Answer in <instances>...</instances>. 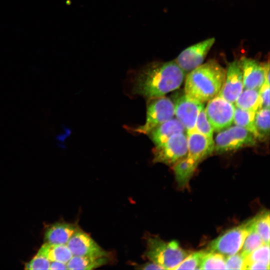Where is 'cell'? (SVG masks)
I'll list each match as a JSON object with an SVG mask.
<instances>
[{
    "label": "cell",
    "instance_id": "8992f818",
    "mask_svg": "<svg viewBox=\"0 0 270 270\" xmlns=\"http://www.w3.org/2000/svg\"><path fill=\"white\" fill-rule=\"evenodd\" d=\"M256 142V138L251 132L236 125L220 131L214 141V151L217 153L234 151L254 146Z\"/></svg>",
    "mask_w": 270,
    "mask_h": 270
},
{
    "label": "cell",
    "instance_id": "8fae6325",
    "mask_svg": "<svg viewBox=\"0 0 270 270\" xmlns=\"http://www.w3.org/2000/svg\"><path fill=\"white\" fill-rule=\"evenodd\" d=\"M66 245L73 256L92 257L108 256V253L102 249L91 236L79 228L72 236Z\"/></svg>",
    "mask_w": 270,
    "mask_h": 270
},
{
    "label": "cell",
    "instance_id": "e575fe53",
    "mask_svg": "<svg viewBox=\"0 0 270 270\" xmlns=\"http://www.w3.org/2000/svg\"><path fill=\"white\" fill-rule=\"evenodd\" d=\"M265 70V83L270 84V64L269 62L263 63Z\"/></svg>",
    "mask_w": 270,
    "mask_h": 270
},
{
    "label": "cell",
    "instance_id": "6da1fadb",
    "mask_svg": "<svg viewBox=\"0 0 270 270\" xmlns=\"http://www.w3.org/2000/svg\"><path fill=\"white\" fill-rule=\"evenodd\" d=\"M185 74L174 60L153 62L136 74L132 82V91L148 98L162 96L178 88Z\"/></svg>",
    "mask_w": 270,
    "mask_h": 270
},
{
    "label": "cell",
    "instance_id": "4fadbf2b",
    "mask_svg": "<svg viewBox=\"0 0 270 270\" xmlns=\"http://www.w3.org/2000/svg\"><path fill=\"white\" fill-rule=\"evenodd\" d=\"M187 156L198 164L214 151V140L194 129L187 131Z\"/></svg>",
    "mask_w": 270,
    "mask_h": 270
},
{
    "label": "cell",
    "instance_id": "836d02e7",
    "mask_svg": "<svg viewBox=\"0 0 270 270\" xmlns=\"http://www.w3.org/2000/svg\"><path fill=\"white\" fill-rule=\"evenodd\" d=\"M49 270H67L65 264L58 262H50Z\"/></svg>",
    "mask_w": 270,
    "mask_h": 270
},
{
    "label": "cell",
    "instance_id": "7402d4cb",
    "mask_svg": "<svg viewBox=\"0 0 270 270\" xmlns=\"http://www.w3.org/2000/svg\"><path fill=\"white\" fill-rule=\"evenodd\" d=\"M256 113L253 112L235 107L233 121L236 126L246 129L251 132L256 138V134L254 126Z\"/></svg>",
    "mask_w": 270,
    "mask_h": 270
},
{
    "label": "cell",
    "instance_id": "52a82bcc",
    "mask_svg": "<svg viewBox=\"0 0 270 270\" xmlns=\"http://www.w3.org/2000/svg\"><path fill=\"white\" fill-rule=\"evenodd\" d=\"M152 152L154 162L173 166L188 156L187 136L185 133L174 134L166 142L156 146Z\"/></svg>",
    "mask_w": 270,
    "mask_h": 270
},
{
    "label": "cell",
    "instance_id": "d6a6232c",
    "mask_svg": "<svg viewBox=\"0 0 270 270\" xmlns=\"http://www.w3.org/2000/svg\"><path fill=\"white\" fill-rule=\"evenodd\" d=\"M138 268L141 270H164L161 266L152 261L138 266Z\"/></svg>",
    "mask_w": 270,
    "mask_h": 270
},
{
    "label": "cell",
    "instance_id": "7a4b0ae2",
    "mask_svg": "<svg viewBox=\"0 0 270 270\" xmlns=\"http://www.w3.org/2000/svg\"><path fill=\"white\" fill-rule=\"evenodd\" d=\"M226 70L216 60H210L188 72L184 93L201 102L208 101L219 93Z\"/></svg>",
    "mask_w": 270,
    "mask_h": 270
},
{
    "label": "cell",
    "instance_id": "f546056e",
    "mask_svg": "<svg viewBox=\"0 0 270 270\" xmlns=\"http://www.w3.org/2000/svg\"><path fill=\"white\" fill-rule=\"evenodd\" d=\"M50 261L46 257L36 254L24 266L26 270H49Z\"/></svg>",
    "mask_w": 270,
    "mask_h": 270
},
{
    "label": "cell",
    "instance_id": "83f0119b",
    "mask_svg": "<svg viewBox=\"0 0 270 270\" xmlns=\"http://www.w3.org/2000/svg\"><path fill=\"white\" fill-rule=\"evenodd\" d=\"M253 262L270 265V244H264L251 252L246 258V267Z\"/></svg>",
    "mask_w": 270,
    "mask_h": 270
},
{
    "label": "cell",
    "instance_id": "2e32d148",
    "mask_svg": "<svg viewBox=\"0 0 270 270\" xmlns=\"http://www.w3.org/2000/svg\"><path fill=\"white\" fill-rule=\"evenodd\" d=\"M186 130L178 118H172L154 128L148 134L156 146L166 142L174 134L185 133Z\"/></svg>",
    "mask_w": 270,
    "mask_h": 270
},
{
    "label": "cell",
    "instance_id": "30bf717a",
    "mask_svg": "<svg viewBox=\"0 0 270 270\" xmlns=\"http://www.w3.org/2000/svg\"><path fill=\"white\" fill-rule=\"evenodd\" d=\"M174 114L187 131L194 129L197 116L204 106L202 102L187 96L184 92L173 97Z\"/></svg>",
    "mask_w": 270,
    "mask_h": 270
},
{
    "label": "cell",
    "instance_id": "ba28073f",
    "mask_svg": "<svg viewBox=\"0 0 270 270\" xmlns=\"http://www.w3.org/2000/svg\"><path fill=\"white\" fill-rule=\"evenodd\" d=\"M234 108L232 103L218 94L208 100L205 111L214 130L220 132L232 124Z\"/></svg>",
    "mask_w": 270,
    "mask_h": 270
},
{
    "label": "cell",
    "instance_id": "4316f807",
    "mask_svg": "<svg viewBox=\"0 0 270 270\" xmlns=\"http://www.w3.org/2000/svg\"><path fill=\"white\" fill-rule=\"evenodd\" d=\"M194 129L210 140H214V130L208 118L204 106L200 109L197 116Z\"/></svg>",
    "mask_w": 270,
    "mask_h": 270
},
{
    "label": "cell",
    "instance_id": "d6986e66",
    "mask_svg": "<svg viewBox=\"0 0 270 270\" xmlns=\"http://www.w3.org/2000/svg\"><path fill=\"white\" fill-rule=\"evenodd\" d=\"M108 262V256H73L66 264L67 270H92Z\"/></svg>",
    "mask_w": 270,
    "mask_h": 270
},
{
    "label": "cell",
    "instance_id": "f1b7e54d",
    "mask_svg": "<svg viewBox=\"0 0 270 270\" xmlns=\"http://www.w3.org/2000/svg\"><path fill=\"white\" fill-rule=\"evenodd\" d=\"M246 258L240 252L226 256V269L246 270Z\"/></svg>",
    "mask_w": 270,
    "mask_h": 270
},
{
    "label": "cell",
    "instance_id": "d4e9b609",
    "mask_svg": "<svg viewBox=\"0 0 270 270\" xmlns=\"http://www.w3.org/2000/svg\"><path fill=\"white\" fill-rule=\"evenodd\" d=\"M264 244V243L261 237L252 226V229L246 238L240 252L246 258L254 250Z\"/></svg>",
    "mask_w": 270,
    "mask_h": 270
},
{
    "label": "cell",
    "instance_id": "4dcf8cb0",
    "mask_svg": "<svg viewBox=\"0 0 270 270\" xmlns=\"http://www.w3.org/2000/svg\"><path fill=\"white\" fill-rule=\"evenodd\" d=\"M262 108H270V84L264 82L259 89Z\"/></svg>",
    "mask_w": 270,
    "mask_h": 270
},
{
    "label": "cell",
    "instance_id": "3957f363",
    "mask_svg": "<svg viewBox=\"0 0 270 270\" xmlns=\"http://www.w3.org/2000/svg\"><path fill=\"white\" fill-rule=\"evenodd\" d=\"M190 253L175 240L167 242L157 236L146 238V256L164 270H174Z\"/></svg>",
    "mask_w": 270,
    "mask_h": 270
},
{
    "label": "cell",
    "instance_id": "1f68e13d",
    "mask_svg": "<svg viewBox=\"0 0 270 270\" xmlns=\"http://www.w3.org/2000/svg\"><path fill=\"white\" fill-rule=\"evenodd\" d=\"M246 270H270V265L260 262H253L248 264Z\"/></svg>",
    "mask_w": 270,
    "mask_h": 270
},
{
    "label": "cell",
    "instance_id": "e0dca14e",
    "mask_svg": "<svg viewBox=\"0 0 270 270\" xmlns=\"http://www.w3.org/2000/svg\"><path fill=\"white\" fill-rule=\"evenodd\" d=\"M38 254L46 257L50 262L66 264L73 256L66 244H44Z\"/></svg>",
    "mask_w": 270,
    "mask_h": 270
},
{
    "label": "cell",
    "instance_id": "5b68a950",
    "mask_svg": "<svg viewBox=\"0 0 270 270\" xmlns=\"http://www.w3.org/2000/svg\"><path fill=\"white\" fill-rule=\"evenodd\" d=\"M174 115V104L170 98L164 96L148 98L146 122L131 130L138 134H148L156 127L172 119Z\"/></svg>",
    "mask_w": 270,
    "mask_h": 270
},
{
    "label": "cell",
    "instance_id": "9c48e42d",
    "mask_svg": "<svg viewBox=\"0 0 270 270\" xmlns=\"http://www.w3.org/2000/svg\"><path fill=\"white\" fill-rule=\"evenodd\" d=\"M215 42L212 38L193 44L182 51L174 60L186 74L203 63Z\"/></svg>",
    "mask_w": 270,
    "mask_h": 270
},
{
    "label": "cell",
    "instance_id": "5bb4252c",
    "mask_svg": "<svg viewBox=\"0 0 270 270\" xmlns=\"http://www.w3.org/2000/svg\"><path fill=\"white\" fill-rule=\"evenodd\" d=\"M238 62L242 74L244 88L259 90L265 82L263 63L246 57H242Z\"/></svg>",
    "mask_w": 270,
    "mask_h": 270
},
{
    "label": "cell",
    "instance_id": "44dd1931",
    "mask_svg": "<svg viewBox=\"0 0 270 270\" xmlns=\"http://www.w3.org/2000/svg\"><path fill=\"white\" fill-rule=\"evenodd\" d=\"M270 108H262L256 113L254 126L256 138L260 141H265L270 134Z\"/></svg>",
    "mask_w": 270,
    "mask_h": 270
},
{
    "label": "cell",
    "instance_id": "9a60e30c",
    "mask_svg": "<svg viewBox=\"0 0 270 270\" xmlns=\"http://www.w3.org/2000/svg\"><path fill=\"white\" fill-rule=\"evenodd\" d=\"M78 228L74 224L56 222L46 227L44 233L46 242L66 244Z\"/></svg>",
    "mask_w": 270,
    "mask_h": 270
},
{
    "label": "cell",
    "instance_id": "cb8c5ba5",
    "mask_svg": "<svg viewBox=\"0 0 270 270\" xmlns=\"http://www.w3.org/2000/svg\"><path fill=\"white\" fill-rule=\"evenodd\" d=\"M226 256L206 250L204 256L200 270H225Z\"/></svg>",
    "mask_w": 270,
    "mask_h": 270
},
{
    "label": "cell",
    "instance_id": "277c9868",
    "mask_svg": "<svg viewBox=\"0 0 270 270\" xmlns=\"http://www.w3.org/2000/svg\"><path fill=\"white\" fill-rule=\"evenodd\" d=\"M252 224L250 219L226 230L208 244V250L226 256L238 252L252 229Z\"/></svg>",
    "mask_w": 270,
    "mask_h": 270
},
{
    "label": "cell",
    "instance_id": "484cf974",
    "mask_svg": "<svg viewBox=\"0 0 270 270\" xmlns=\"http://www.w3.org/2000/svg\"><path fill=\"white\" fill-rule=\"evenodd\" d=\"M206 250L190 253L174 270H200L202 258Z\"/></svg>",
    "mask_w": 270,
    "mask_h": 270
},
{
    "label": "cell",
    "instance_id": "ffe728a7",
    "mask_svg": "<svg viewBox=\"0 0 270 270\" xmlns=\"http://www.w3.org/2000/svg\"><path fill=\"white\" fill-rule=\"evenodd\" d=\"M235 103L238 108L256 112L262 108L259 90L246 89L242 90Z\"/></svg>",
    "mask_w": 270,
    "mask_h": 270
},
{
    "label": "cell",
    "instance_id": "ac0fdd59",
    "mask_svg": "<svg viewBox=\"0 0 270 270\" xmlns=\"http://www.w3.org/2000/svg\"><path fill=\"white\" fill-rule=\"evenodd\" d=\"M198 164V162L186 156L173 166L176 180L180 188L188 186Z\"/></svg>",
    "mask_w": 270,
    "mask_h": 270
},
{
    "label": "cell",
    "instance_id": "7c38bea8",
    "mask_svg": "<svg viewBox=\"0 0 270 270\" xmlns=\"http://www.w3.org/2000/svg\"><path fill=\"white\" fill-rule=\"evenodd\" d=\"M244 89L242 74L238 60L229 64L223 85L218 94L227 101L234 103Z\"/></svg>",
    "mask_w": 270,
    "mask_h": 270
},
{
    "label": "cell",
    "instance_id": "603a6c76",
    "mask_svg": "<svg viewBox=\"0 0 270 270\" xmlns=\"http://www.w3.org/2000/svg\"><path fill=\"white\" fill-rule=\"evenodd\" d=\"M270 212L264 211L252 218V226L264 244H270Z\"/></svg>",
    "mask_w": 270,
    "mask_h": 270
}]
</instances>
